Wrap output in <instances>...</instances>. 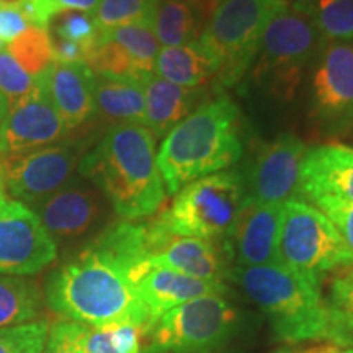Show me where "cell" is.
I'll return each mask as SVG.
<instances>
[{
    "label": "cell",
    "mask_w": 353,
    "mask_h": 353,
    "mask_svg": "<svg viewBox=\"0 0 353 353\" xmlns=\"http://www.w3.org/2000/svg\"><path fill=\"white\" fill-rule=\"evenodd\" d=\"M324 303L327 314L325 341L353 348V265L335 272Z\"/></svg>",
    "instance_id": "obj_26"
},
{
    "label": "cell",
    "mask_w": 353,
    "mask_h": 353,
    "mask_svg": "<svg viewBox=\"0 0 353 353\" xmlns=\"http://www.w3.org/2000/svg\"><path fill=\"white\" fill-rule=\"evenodd\" d=\"M283 205H265L247 198L226 237L228 257L236 267H259L278 262Z\"/></svg>",
    "instance_id": "obj_18"
},
{
    "label": "cell",
    "mask_w": 353,
    "mask_h": 353,
    "mask_svg": "<svg viewBox=\"0 0 353 353\" xmlns=\"http://www.w3.org/2000/svg\"><path fill=\"white\" fill-rule=\"evenodd\" d=\"M56 241L25 203L0 196V275H33L56 260Z\"/></svg>",
    "instance_id": "obj_11"
},
{
    "label": "cell",
    "mask_w": 353,
    "mask_h": 353,
    "mask_svg": "<svg viewBox=\"0 0 353 353\" xmlns=\"http://www.w3.org/2000/svg\"><path fill=\"white\" fill-rule=\"evenodd\" d=\"M44 296L63 319L88 325L128 322L148 332L152 325L151 312L126 272L92 245L51 273Z\"/></svg>",
    "instance_id": "obj_2"
},
{
    "label": "cell",
    "mask_w": 353,
    "mask_h": 353,
    "mask_svg": "<svg viewBox=\"0 0 353 353\" xmlns=\"http://www.w3.org/2000/svg\"><path fill=\"white\" fill-rule=\"evenodd\" d=\"M61 12H83L94 15L100 0H52Z\"/></svg>",
    "instance_id": "obj_38"
},
{
    "label": "cell",
    "mask_w": 353,
    "mask_h": 353,
    "mask_svg": "<svg viewBox=\"0 0 353 353\" xmlns=\"http://www.w3.org/2000/svg\"><path fill=\"white\" fill-rule=\"evenodd\" d=\"M41 306L43 294L33 281L0 276V329L34 321Z\"/></svg>",
    "instance_id": "obj_28"
},
{
    "label": "cell",
    "mask_w": 353,
    "mask_h": 353,
    "mask_svg": "<svg viewBox=\"0 0 353 353\" xmlns=\"http://www.w3.org/2000/svg\"><path fill=\"white\" fill-rule=\"evenodd\" d=\"M50 325V321L34 319L0 329V353H43Z\"/></svg>",
    "instance_id": "obj_32"
},
{
    "label": "cell",
    "mask_w": 353,
    "mask_h": 353,
    "mask_svg": "<svg viewBox=\"0 0 353 353\" xmlns=\"http://www.w3.org/2000/svg\"><path fill=\"white\" fill-rule=\"evenodd\" d=\"M30 26L32 25L15 6H0V39L3 43L19 38Z\"/></svg>",
    "instance_id": "obj_36"
},
{
    "label": "cell",
    "mask_w": 353,
    "mask_h": 353,
    "mask_svg": "<svg viewBox=\"0 0 353 353\" xmlns=\"http://www.w3.org/2000/svg\"><path fill=\"white\" fill-rule=\"evenodd\" d=\"M154 74L175 85L198 88L214 79V64L201 48L193 41L176 48H162L156 57Z\"/></svg>",
    "instance_id": "obj_25"
},
{
    "label": "cell",
    "mask_w": 353,
    "mask_h": 353,
    "mask_svg": "<svg viewBox=\"0 0 353 353\" xmlns=\"http://www.w3.org/2000/svg\"><path fill=\"white\" fill-rule=\"evenodd\" d=\"M3 48H6V43H3V41H2V39H0V51H2V50H3Z\"/></svg>",
    "instance_id": "obj_45"
},
{
    "label": "cell",
    "mask_w": 353,
    "mask_h": 353,
    "mask_svg": "<svg viewBox=\"0 0 353 353\" xmlns=\"http://www.w3.org/2000/svg\"><path fill=\"white\" fill-rule=\"evenodd\" d=\"M77 165L76 149L69 144H52L30 152L0 156V182L12 198L33 206L69 183Z\"/></svg>",
    "instance_id": "obj_10"
},
{
    "label": "cell",
    "mask_w": 353,
    "mask_h": 353,
    "mask_svg": "<svg viewBox=\"0 0 353 353\" xmlns=\"http://www.w3.org/2000/svg\"><path fill=\"white\" fill-rule=\"evenodd\" d=\"M19 0H0V6H15Z\"/></svg>",
    "instance_id": "obj_43"
},
{
    "label": "cell",
    "mask_w": 353,
    "mask_h": 353,
    "mask_svg": "<svg viewBox=\"0 0 353 353\" xmlns=\"http://www.w3.org/2000/svg\"><path fill=\"white\" fill-rule=\"evenodd\" d=\"M69 134L52 103L48 88L46 70L34 77V85L28 95L8 110L0 125V156L30 152L48 148Z\"/></svg>",
    "instance_id": "obj_12"
},
{
    "label": "cell",
    "mask_w": 353,
    "mask_h": 353,
    "mask_svg": "<svg viewBox=\"0 0 353 353\" xmlns=\"http://www.w3.org/2000/svg\"><path fill=\"white\" fill-rule=\"evenodd\" d=\"M48 88L61 120L69 131L95 114V74L85 63H52L46 70Z\"/></svg>",
    "instance_id": "obj_20"
},
{
    "label": "cell",
    "mask_w": 353,
    "mask_h": 353,
    "mask_svg": "<svg viewBox=\"0 0 353 353\" xmlns=\"http://www.w3.org/2000/svg\"><path fill=\"white\" fill-rule=\"evenodd\" d=\"M51 41H52V54H54V61L56 63H65V64H72V63H85V54L77 44L68 41V39L52 37L51 34Z\"/></svg>",
    "instance_id": "obj_37"
},
{
    "label": "cell",
    "mask_w": 353,
    "mask_h": 353,
    "mask_svg": "<svg viewBox=\"0 0 353 353\" xmlns=\"http://www.w3.org/2000/svg\"><path fill=\"white\" fill-rule=\"evenodd\" d=\"M312 113L329 131L353 126V46L329 43L312 77Z\"/></svg>",
    "instance_id": "obj_15"
},
{
    "label": "cell",
    "mask_w": 353,
    "mask_h": 353,
    "mask_svg": "<svg viewBox=\"0 0 353 353\" xmlns=\"http://www.w3.org/2000/svg\"><path fill=\"white\" fill-rule=\"evenodd\" d=\"M141 85L145 100V128L154 138L165 136L172 128L205 103L203 99L206 92L203 87H180L156 74H149Z\"/></svg>",
    "instance_id": "obj_23"
},
{
    "label": "cell",
    "mask_w": 353,
    "mask_h": 353,
    "mask_svg": "<svg viewBox=\"0 0 353 353\" xmlns=\"http://www.w3.org/2000/svg\"><path fill=\"white\" fill-rule=\"evenodd\" d=\"M239 327V312L223 294L195 298L154 322L141 353H208Z\"/></svg>",
    "instance_id": "obj_9"
},
{
    "label": "cell",
    "mask_w": 353,
    "mask_h": 353,
    "mask_svg": "<svg viewBox=\"0 0 353 353\" xmlns=\"http://www.w3.org/2000/svg\"><path fill=\"white\" fill-rule=\"evenodd\" d=\"M145 242L152 265L169 268L198 280L223 281L229 268L213 241L175 236L159 228L154 221L145 224Z\"/></svg>",
    "instance_id": "obj_17"
},
{
    "label": "cell",
    "mask_w": 353,
    "mask_h": 353,
    "mask_svg": "<svg viewBox=\"0 0 353 353\" xmlns=\"http://www.w3.org/2000/svg\"><path fill=\"white\" fill-rule=\"evenodd\" d=\"M7 113H8V103H7L6 97L0 94V125H2V121L6 120Z\"/></svg>",
    "instance_id": "obj_42"
},
{
    "label": "cell",
    "mask_w": 353,
    "mask_h": 353,
    "mask_svg": "<svg viewBox=\"0 0 353 353\" xmlns=\"http://www.w3.org/2000/svg\"><path fill=\"white\" fill-rule=\"evenodd\" d=\"M159 0H100L94 21L100 32L128 25L152 26Z\"/></svg>",
    "instance_id": "obj_31"
},
{
    "label": "cell",
    "mask_w": 353,
    "mask_h": 353,
    "mask_svg": "<svg viewBox=\"0 0 353 353\" xmlns=\"http://www.w3.org/2000/svg\"><path fill=\"white\" fill-rule=\"evenodd\" d=\"M79 172L103 193L125 221L156 214L165 201L156 138L145 126H110L100 143L79 162Z\"/></svg>",
    "instance_id": "obj_1"
},
{
    "label": "cell",
    "mask_w": 353,
    "mask_h": 353,
    "mask_svg": "<svg viewBox=\"0 0 353 353\" xmlns=\"http://www.w3.org/2000/svg\"><path fill=\"white\" fill-rule=\"evenodd\" d=\"M226 276L265 312L276 341H325L327 314L319 280L278 262L234 267Z\"/></svg>",
    "instance_id": "obj_4"
},
{
    "label": "cell",
    "mask_w": 353,
    "mask_h": 353,
    "mask_svg": "<svg viewBox=\"0 0 353 353\" xmlns=\"http://www.w3.org/2000/svg\"><path fill=\"white\" fill-rule=\"evenodd\" d=\"M159 51L161 44L152 26H118L99 33L85 54V64L97 76L143 82L149 74H154Z\"/></svg>",
    "instance_id": "obj_13"
},
{
    "label": "cell",
    "mask_w": 353,
    "mask_h": 353,
    "mask_svg": "<svg viewBox=\"0 0 353 353\" xmlns=\"http://www.w3.org/2000/svg\"><path fill=\"white\" fill-rule=\"evenodd\" d=\"M245 200L244 179L237 172H218L180 188L152 221L175 236L226 239Z\"/></svg>",
    "instance_id": "obj_7"
},
{
    "label": "cell",
    "mask_w": 353,
    "mask_h": 353,
    "mask_svg": "<svg viewBox=\"0 0 353 353\" xmlns=\"http://www.w3.org/2000/svg\"><path fill=\"white\" fill-rule=\"evenodd\" d=\"M201 21L188 0H159L152 32L159 44L176 48L198 41Z\"/></svg>",
    "instance_id": "obj_27"
},
{
    "label": "cell",
    "mask_w": 353,
    "mask_h": 353,
    "mask_svg": "<svg viewBox=\"0 0 353 353\" xmlns=\"http://www.w3.org/2000/svg\"><path fill=\"white\" fill-rule=\"evenodd\" d=\"M334 196L353 203V149L327 144L307 149L304 157L299 200Z\"/></svg>",
    "instance_id": "obj_19"
},
{
    "label": "cell",
    "mask_w": 353,
    "mask_h": 353,
    "mask_svg": "<svg viewBox=\"0 0 353 353\" xmlns=\"http://www.w3.org/2000/svg\"><path fill=\"white\" fill-rule=\"evenodd\" d=\"M52 37L68 39L77 44L87 54L99 38L100 30L97 28L94 17L83 12H61L51 21Z\"/></svg>",
    "instance_id": "obj_33"
},
{
    "label": "cell",
    "mask_w": 353,
    "mask_h": 353,
    "mask_svg": "<svg viewBox=\"0 0 353 353\" xmlns=\"http://www.w3.org/2000/svg\"><path fill=\"white\" fill-rule=\"evenodd\" d=\"M34 77L28 76L6 48L0 51V94L6 97L8 110L19 105L32 92Z\"/></svg>",
    "instance_id": "obj_34"
},
{
    "label": "cell",
    "mask_w": 353,
    "mask_h": 353,
    "mask_svg": "<svg viewBox=\"0 0 353 353\" xmlns=\"http://www.w3.org/2000/svg\"><path fill=\"white\" fill-rule=\"evenodd\" d=\"M6 50L32 77H38L54 63L51 33L46 28L30 26L23 34L7 43Z\"/></svg>",
    "instance_id": "obj_29"
},
{
    "label": "cell",
    "mask_w": 353,
    "mask_h": 353,
    "mask_svg": "<svg viewBox=\"0 0 353 353\" xmlns=\"http://www.w3.org/2000/svg\"><path fill=\"white\" fill-rule=\"evenodd\" d=\"M288 0H224L203 26L198 41L214 64V81L232 87L257 56L268 21Z\"/></svg>",
    "instance_id": "obj_6"
},
{
    "label": "cell",
    "mask_w": 353,
    "mask_h": 353,
    "mask_svg": "<svg viewBox=\"0 0 353 353\" xmlns=\"http://www.w3.org/2000/svg\"><path fill=\"white\" fill-rule=\"evenodd\" d=\"M307 148L298 136L285 132L265 144L254 159L245 183L247 198L265 205L299 200V182Z\"/></svg>",
    "instance_id": "obj_14"
},
{
    "label": "cell",
    "mask_w": 353,
    "mask_h": 353,
    "mask_svg": "<svg viewBox=\"0 0 353 353\" xmlns=\"http://www.w3.org/2000/svg\"><path fill=\"white\" fill-rule=\"evenodd\" d=\"M327 43L353 41V0H304Z\"/></svg>",
    "instance_id": "obj_30"
},
{
    "label": "cell",
    "mask_w": 353,
    "mask_h": 353,
    "mask_svg": "<svg viewBox=\"0 0 353 353\" xmlns=\"http://www.w3.org/2000/svg\"><path fill=\"white\" fill-rule=\"evenodd\" d=\"M188 2L192 3V7L195 8L198 17H200L201 25H205L210 17L213 15V12L224 2V0H188Z\"/></svg>",
    "instance_id": "obj_39"
},
{
    "label": "cell",
    "mask_w": 353,
    "mask_h": 353,
    "mask_svg": "<svg viewBox=\"0 0 353 353\" xmlns=\"http://www.w3.org/2000/svg\"><path fill=\"white\" fill-rule=\"evenodd\" d=\"M134 288L151 312L152 324L180 304L210 294H224L228 291L223 281L198 280L157 265L148 268Z\"/></svg>",
    "instance_id": "obj_21"
},
{
    "label": "cell",
    "mask_w": 353,
    "mask_h": 353,
    "mask_svg": "<svg viewBox=\"0 0 353 353\" xmlns=\"http://www.w3.org/2000/svg\"><path fill=\"white\" fill-rule=\"evenodd\" d=\"M145 334L143 325L128 322L88 325L61 319L50 325V337L68 342L82 353H141Z\"/></svg>",
    "instance_id": "obj_22"
},
{
    "label": "cell",
    "mask_w": 353,
    "mask_h": 353,
    "mask_svg": "<svg viewBox=\"0 0 353 353\" xmlns=\"http://www.w3.org/2000/svg\"><path fill=\"white\" fill-rule=\"evenodd\" d=\"M95 114L114 125L145 126V100L141 82L95 74Z\"/></svg>",
    "instance_id": "obj_24"
},
{
    "label": "cell",
    "mask_w": 353,
    "mask_h": 353,
    "mask_svg": "<svg viewBox=\"0 0 353 353\" xmlns=\"http://www.w3.org/2000/svg\"><path fill=\"white\" fill-rule=\"evenodd\" d=\"M327 41L304 0L286 3L265 26L254 69L255 81L275 97L293 99L303 70L322 54Z\"/></svg>",
    "instance_id": "obj_5"
},
{
    "label": "cell",
    "mask_w": 353,
    "mask_h": 353,
    "mask_svg": "<svg viewBox=\"0 0 353 353\" xmlns=\"http://www.w3.org/2000/svg\"><path fill=\"white\" fill-rule=\"evenodd\" d=\"M241 112L226 95L205 101L162 139L157 164L167 195L203 176L223 172L242 157Z\"/></svg>",
    "instance_id": "obj_3"
},
{
    "label": "cell",
    "mask_w": 353,
    "mask_h": 353,
    "mask_svg": "<svg viewBox=\"0 0 353 353\" xmlns=\"http://www.w3.org/2000/svg\"><path fill=\"white\" fill-rule=\"evenodd\" d=\"M43 353H82V352L74 345H70L68 342H63L59 341V339L50 337V335H48V343Z\"/></svg>",
    "instance_id": "obj_40"
},
{
    "label": "cell",
    "mask_w": 353,
    "mask_h": 353,
    "mask_svg": "<svg viewBox=\"0 0 353 353\" xmlns=\"http://www.w3.org/2000/svg\"><path fill=\"white\" fill-rule=\"evenodd\" d=\"M278 263L322 281L327 273L352 267L353 254L327 216L303 200L283 203Z\"/></svg>",
    "instance_id": "obj_8"
},
{
    "label": "cell",
    "mask_w": 353,
    "mask_h": 353,
    "mask_svg": "<svg viewBox=\"0 0 353 353\" xmlns=\"http://www.w3.org/2000/svg\"><path fill=\"white\" fill-rule=\"evenodd\" d=\"M278 353H353V348H343L339 345H324V347H316V348H309V350H301V352H278Z\"/></svg>",
    "instance_id": "obj_41"
},
{
    "label": "cell",
    "mask_w": 353,
    "mask_h": 353,
    "mask_svg": "<svg viewBox=\"0 0 353 353\" xmlns=\"http://www.w3.org/2000/svg\"><path fill=\"white\" fill-rule=\"evenodd\" d=\"M6 195V192H3V187H2V182H0V196Z\"/></svg>",
    "instance_id": "obj_44"
},
{
    "label": "cell",
    "mask_w": 353,
    "mask_h": 353,
    "mask_svg": "<svg viewBox=\"0 0 353 353\" xmlns=\"http://www.w3.org/2000/svg\"><path fill=\"white\" fill-rule=\"evenodd\" d=\"M309 205L316 206L332 221L334 226L341 232L347 247L353 254V203L334 196H321L309 201Z\"/></svg>",
    "instance_id": "obj_35"
},
{
    "label": "cell",
    "mask_w": 353,
    "mask_h": 353,
    "mask_svg": "<svg viewBox=\"0 0 353 353\" xmlns=\"http://www.w3.org/2000/svg\"><path fill=\"white\" fill-rule=\"evenodd\" d=\"M103 193L85 180H70L34 203L33 211L52 239H76L90 232L105 216Z\"/></svg>",
    "instance_id": "obj_16"
}]
</instances>
